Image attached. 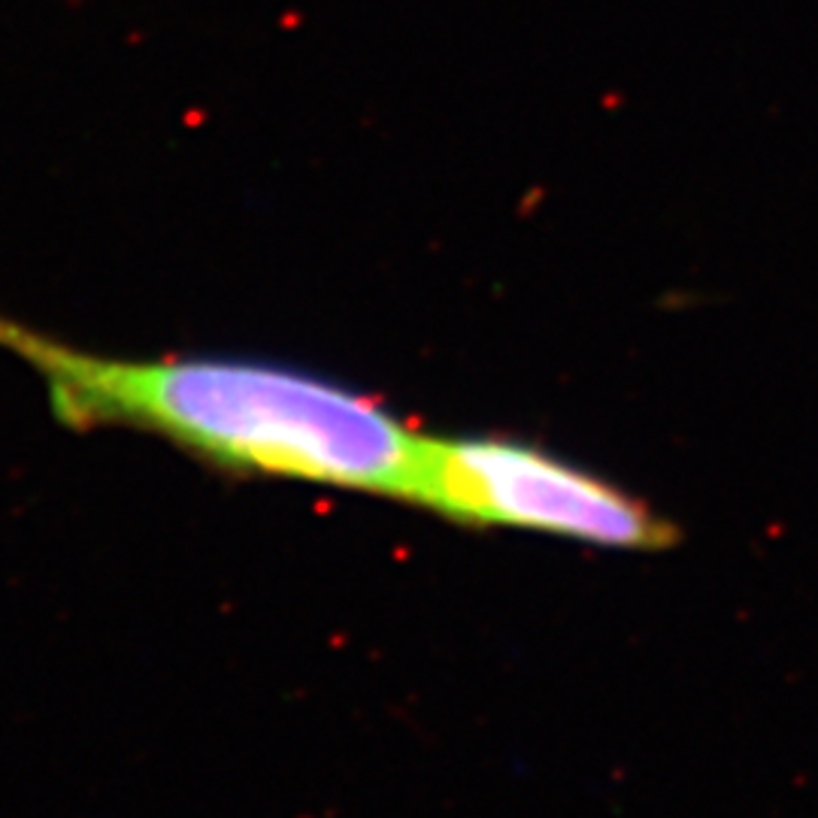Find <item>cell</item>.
<instances>
[{
  "label": "cell",
  "instance_id": "obj_2",
  "mask_svg": "<svg viewBox=\"0 0 818 818\" xmlns=\"http://www.w3.org/2000/svg\"><path fill=\"white\" fill-rule=\"evenodd\" d=\"M416 503L473 525L558 534L612 549H664L667 519L549 452L485 437H428Z\"/></svg>",
  "mask_w": 818,
  "mask_h": 818
},
{
  "label": "cell",
  "instance_id": "obj_1",
  "mask_svg": "<svg viewBox=\"0 0 818 818\" xmlns=\"http://www.w3.org/2000/svg\"><path fill=\"white\" fill-rule=\"evenodd\" d=\"M0 352L43 385L70 431L131 428L203 461L413 500L425 434L322 376L243 358H116L0 313Z\"/></svg>",
  "mask_w": 818,
  "mask_h": 818
}]
</instances>
